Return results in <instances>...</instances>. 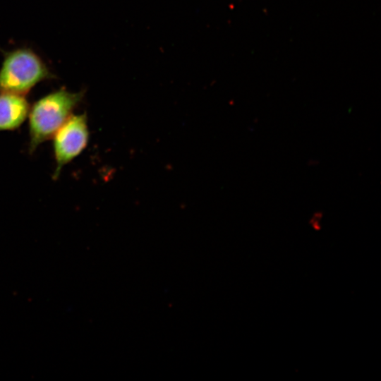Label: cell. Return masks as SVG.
<instances>
[{"mask_svg": "<svg viewBox=\"0 0 381 381\" xmlns=\"http://www.w3.org/2000/svg\"><path fill=\"white\" fill-rule=\"evenodd\" d=\"M53 137L56 164L54 178L57 179L62 167L78 156L87 145L89 131L86 115H71Z\"/></svg>", "mask_w": 381, "mask_h": 381, "instance_id": "obj_3", "label": "cell"}, {"mask_svg": "<svg viewBox=\"0 0 381 381\" xmlns=\"http://www.w3.org/2000/svg\"><path fill=\"white\" fill-rule=\"evenodd\" d=\"M52 76L42 61L31 50L10 52L0 70V93L24 96L37 83Z\"/></svg>", "mask_w": 381, "mask_h": 381, "instance_id": "obj_2", "label": "cell"}, {"mask_svg": "<svg viewBox=\"0 0 381 381\" xmlns=\"http://www.w3.org/2000/svg\"><path fill=\"white\" fill-rule=\"evenodd\" d=\"M29 104L23 95L0 94V131L20 126L29 113Z\"/></svg>", "mask_w": 381, "mask_h": 381, "instance_id": "obj_4", "label": "cell"}, {"mask_svg": "<svg viewBox=\"0 0 381 381\" xmlns=\"http://www.w3.org/2000/svg\"><path fill=\"white\" fill-rule=\"evenodd\" d=\"M83 95V92H71L61 89L42 97L33 104L28 113L30 152L53 137L72 115Z\"/></svg>", "mask_w": 381, "mask_h": 381, "instance_id": "obj_1", "label": "cell"}]
</instances>
